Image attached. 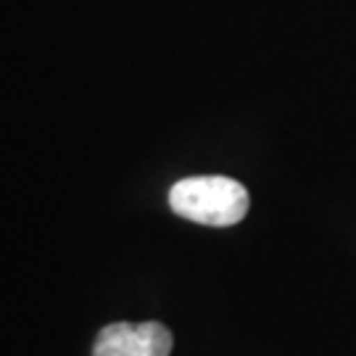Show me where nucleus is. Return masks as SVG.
<instances>
[{"label": "nucleus", "mask_w": 356, "mask_h": 356, "mask_svg": "<svg viewBox=\"0 0 356 356\" xmlns=\"http://www.w3.org/2000/svg\"><path fill=\"white\" fill-rule=\"evenodd\" d=\"M169 206L175 214L206 227H229L248 214L251 195L232 177H185L172 185Z\"/></svg>", "instance_id": "f257e3e1"}, {"label": "nucleus", "mask_w": 356, "mask_h": 356, "mask_svg": "<svg viewBox=\"0 0 356 356\" xmlns=\"http://www.w3.org/2000/svg\"><path fill=\"white\" fill-rule=\"evenodd\" d=\"M172 332L161 322H116L98 332L92 356H169Z\"/></svg>", "instance_id": "f03ea898"}]
</instances>
